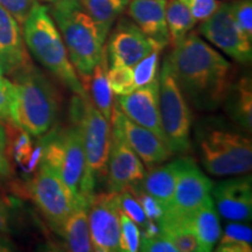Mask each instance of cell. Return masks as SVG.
<instances>
[{
	"instance_id": "9a60e30c",
	"label": "cell",
	"mask_w": 252,
	"mask_h": 252,
	"mask_svg": "<svg viewBox=\"0 0 252 252\" xmlns=\"http://www.w3.org/2000/svg\"><path fill=\"white\" fill-rule=\"evenodd\" d=\"M154 49H160L133 21L122 19L110 36L106 52L109 64L133 67ZM161 50V49H160Z\"/></svg>"
},
{
	"instance_id": "7402d4cb",
	"label": "cell",
	"mask_w": 252,
	"mask_h": 252,
	"mask_svg": "<svg viewBox=\"0 0 252 252\" xmlns=\"http://www.w3.org/2000/svg\"><path fill=\"white\" fill-rule=\"evenodd\" d=\"M224 103H226L230 117L245 131L250 132L252 128V81L249 75L232 81Z\"/></svg>"
},
{
	"instance_id": "e575fe53",
	"label": "cell",
	"mask_w": 252,
	"mask_h": 252,
	"mask_svg": "<svg viewBox=\"0 0 252 252\" xmlns=\"http://www.w3.org/2000/svg\"><path fill=\"white\" fill-rule=\"evenodd\" d=\"M186 6L196 21H203L219 9L222 2L219 0H179Z\"/></svg>"
},
{
	"instance_id": "83f0119b",
	"label": "cell",
	"mask_w": 252,
	"mask_h": 252,
	"mask_svg": "<svg viewBox=\"0 0 252 252\" xmlns=\"http://www.w3.org/2000/svg\"><path fill=\"white\" fill-rule=\"evenodd\" d=\"M216 251L251 252L252 230L250 226L241 224V223H230L226 225Z\"/></svg>"
},
{
	"instance_id": "9c48e42d",
	"label": "cell",
	"mask_w": 252,
	"mask_h": 252,
	"mask_svg": "<svg viewBox=\"0 0 252 252\" xmlns=\"http://www.w3.org/2000/svg\"><path fill=\"white\" fill-rule=\"evenodd\" d=\"M31 194L53 231L63 236L65 222L80 201L62 179L42 162L39 163L31 182Z\"/></svg>"
},
{
	"instance_id": "7a4b0ae2",
	"label": "cell",
	"mask_w": 252,
	"mask_h": 252,
	"mask_svg": "<svg viewBox=\"0 0 252 252\" xmlns=\"http://www.w3.org/2000/svg\"><path fill=\"white\" fill-rule=\"evenodd\" d=\"M195 141L201 162L210 174L239 175L251 171V139L223 119L210 117L198 123Z\"/></svg>"
},
{
	"instance_id": "8fae6325",
	"label": "cell",
	"mask_w": 252,
	"mask_h": 252,
	"mask_svg": "<svg viewBox=\"0 0 252 252\" xmlns=\"http://www.w3.org/2000/svg\"><path fill=\"white\" fill-rule=\"evenodd\" d=\"M121 208L119 193H94L88 207V220L93 250L98 252L119 251L121 241Z\"/></svg>"
},
{
	"instance_id": "ffe728a7",
	"label": "cell",
	"mask_w": 252,
	"mask_h": 252,
	"mask_svg": "<svg viewBox=\"0 0 252 252\" xmlns=\"http://www.w3.org/2000/svg\"><path fill=\"white\" fill-rule=\"evenodd\" d=\"M181 166V158L167 165H158L146 173L138 186L161 204L163 210L169 206L175 190L176 179Z\"/></svg>"
},
{
	"instance_id": "52a82bcc",
	"label": "cell",
	"mask_w": 252,
	"mask_h": 252,
	"mask_svg": "<svg viewBox=\"0 0 252 252\" xmlns=\"http://www.w3.org/2000/svg\"><path fill=\"white\" fill-rule=\"evenodd\" d=\"M71 124L55 130L41 140V160L52 168L77 201L81 200V186L86 173L83 135L76 119Z\"/></svg>"
},
{
	"instance_id": "cb8c5ba5",
	"label": "cell",
	"mask_w": 252,
	"mask_h": 252,
	"mask_svg": "<svg viewBox=\"0 0 252 252\" xmlns=\"http://www.w3.org/2000/svg\"><path fill=\"white\" fill-rule=\"evenodd\" d=\"M90 201L82 198L70 216L65 222L62 237L67 242L68 249L72 252H90L91 244L89 220H88V207Z\"/></svg>"
},
{
	"instance_id": "f35d334b",
	"label": "cell",
	"mask_w": 252,
	"mask_h": 252,
	"mask_svg": "<svg viewBox=\"0 0 252 252\" xmlns=\"http://www.w3.org/2000/svg\"><path fill=\"white\" fill-rule=\"evenodd\" d=\"M12 174L8 157V138L5 127L0 123V182L7 180Z\"/></svg>"
},
{
	"instance_id": "4316f807",
	"label": "cell",
	"mask_w": 252,
	"mask_h": 252,
	"mask_svg": "<svg viewBox=\"0 0 252 252\" xmlns=\"http://www.w3.org/2000/svg\"><path fill=\"white\" fill-rule=\"evenodd\" d=\"M160 230L178 252H198V243L188 220H161L158 223Z\"/></svg>"
},
{
	"instance_id": "4dcf8cb0",
	"label": "cell",
	"mask_w": 252,
	"mask_h": 252,
	"mask_svg": "<svg viewBox=\"0 0 252 252\" xmlns=\"http://www.w3.org/2000/svg\"><path fill=\"white\" fill-rule=\"evenodd\" d=\"M121 241H119V251L134 252L139 250L140 230L135 223L127 215L121 210Z\"/></svg>"
},
{
	"instance_id": "277c9868",
	"label": "cell",
	"mask_w": 252,
	"mask_h": 252,
	"mask_svg": "<svg viewBox=\"0 0 252 252\" xmlns=\"http://www.w3.org/2000/svg\"><path fill=\"white\" fill-rule=\"evenodd\" d=\"M49 12L61 33L72 67L82 81H87L102 60L106 39L80 0L52 2Z\"/></svg>"
},
{
	"instance_id": "ac0fdd59",
	"label": "cell",
	"mask_w": 252,
	"mask_h": 252,
	"mask_svg": "<svg viewBox=\"0 0 252 252\" xmlns=\"http://www.w3.org/2000/svg\"><path fill=\"white\" fill-rule=\"evenodd\" d=\"M0 63L5 75H14L31 64L20 24L0 6Z\"/></svg>"
},
{
	"instance_id": "836d02e7",
	"label": "cell",
	"mask_w": 252,
	"mask_h": 252,
	"mask_svg": "<svg viewBox=\"0 0 252 252\" xmlns=\"http://www.w3.org/2000/svg\"><path fill=\"white\" fill-rule=\"evenodd\" d=\"M231 6V12L236 23L252 41V1L251 0H237Z\"/></svg>"
},
{
	"instance_id": "5b68a950",
	"label": "cell",
	"mask_w": 252,
	"mask_h": 252,
	"mask_svg": "<svg viewBox=\"0 0 252 252\" xmlns=\"http://www.w3.org/2000/svg\"><path fill=\"white\" fill-rule=\"evenodd\" d=\"M24 41L31 54L77 96L88 97L69 60L61 33L49 8L36 4L23 24Z\"/></svg>"
},
{
	"instance_id": "603a6c76",
	"label": "cell",
	"mask_w": 252,
	"mask_h": 252,
	"mask_svg": "<svg viewBox=\"0 0 252 252\" xmlns=\"http://www.w3.org/2000/svg\"><path fill=\"white\" fill-rule=\"evenodd\" d=\"M108 69L109 60L105 46V52H104L102 56V60L94 67L91 76L82 84H83L84 90L87 91L89 89L88 96H89L91 102L94 103V105L99 110V112L104 116V118L110 122L113 106V93L109 84Z\"/></svg>"
},
{
	"instance_id": "7c38bea8",
	"label": "cell",
	"mask_w": 252,
	"mask_h": 252,
	"mask_svg": "<svg viewBox=\"0 0 252 252\" xmlns=\"http://www.w3.org/2000/svg\"><path fill=\"white\" fill-rule=\"evenodd\" d=\"M198 33L242 64L252 59V41L236 23L230 4H220L219 9L202 21Z\"/></svg>"
},
{
	"instance_id": "f546056e",
	"label": "cell",
	"mask_w": 252,
	"mask_h": 252,
	"mask_svg": "<svg viewBox=\"0 0 252 252\" xmlns=\"http://www.w3.org/2000/svg\"><path fill=\"white\" fill-rule=\"evenodd\" d=\"M108 80L112 93L118 96L127 94L135 89L131 67L119 64L110 65L108 69Z\"/></svg>"
},
{
	"instance_id": "1f68e13d",
	"label": "cell",
	"mask_w": 252,
	"mask_h": 252,
	"mask_svg": "<svg viewBox=\"0 0 252 252\" xmlns=\"http://www.w3.org/2000/svg\"><path fill=\"white\" fill-rule=\"evenodd\" d=\"M119 208L125 215H127L139 228L143 230L147 223V217L145 215L143 207L138 202L134 195L128 188L119 191Z\"/></svg>"
},
{
	"instance_id": "7bdbcfd3",
	"label": "cell",
	"mask_w": 252,
	"mask_h": 252,
	"mask_svg": "<svg viewBox=\"0 0 252 252\" xmlns=\"http://www.w3.org/2000/svg\"><path fill=\"white\" fill-rule=\"evenodd\" d=\"M4 75H5V72H4V69H2V65H1V63H0V87L7 86V84L11 83V81L6 80Z\"/></svg>"
},
{
	"instance_id": "ba28073f",
	"label": "cell",
	"mask_w": 252,
	"mask_h": 252,
	"mask_svg": "<svg viewBox=\"0 0 252 252\" xmlns=\"http://www.w3.org/2000/svg\"><path fill=\"white\" fill-rule=\"evenodd\" d=\"M159 103L162 131L169 150L172 153H187L190 150V110L167 59L159 74Z\"/></svg>"
},
{
	"instance_id": "e0dca14e",
	"label": "cell",
	"mask_w": 252,
	"mask_h": 252,
	"mask_svg": "<svg viewBox=\"0 0 252 252\" xmlns=\"http://www.w3.org/2000/svg\"><path fill=\"white\" fill-rule=\"evenodd\" d=\"M212 193L216 207L225 220L247 222L252 215L251 175L232 178L213 186Z\"/></svg>"
},
{
	"instance_id": "b9f144b4",
	"label": "cell",
	"mask_w": 252,
	"mask_h": 252,
	"mask_svg": "<svg viewBox=\"0 0 252 252\" xmlns=\"http://www.w3.org/2000/svg\"><path fill=\"white\" fill-rule=\"evenodd\" d=\"M15 250V245L6 234H0V252H11Z\"/></svg>"
},
{
	"instance_id": "d6a6232c",
	"label": "cell",
	"mask_w": 252,
	"mask_h": 252,
	"mask_svg": "<svg viewBox=\"0 0 252 252\" xmlns=\"http://www.w3.org/2000/svg\"><path fill=\"white\" fill-rule=\"evenodd\" d=\"M131 190V193L134 195V197L137 198L138 202L140 203V206L143 207V210L146 215L147 220H154V222L159 223V220L162 219L165 210L161 204H160L153 196H151L150 194L145 193L139 186L134 185L131 187H127Z\"/></svg>"
},
{
	"instance_id": "8992f818",
	"label": "cell",
	"mask_w": 252,
	"mask_h": 252,
	"mask_svg": "<svg viewBox=\"0 0 252 252\" xmlns=\"http://www.w3.org/2000/svg\"><path fill=\"white\" fill-rule=\"evenodd\" d=\"M70 117L76 119L83 135L86 173L81 186V197L90 201L96 188L106 179L111 146V126L88 97L75 94Z\"/></svg>"
},
{
	"instance_id": "8d00e7d4",
	"label": "cell",
	"mask_w": 252,
	"mask_h": 252,
	"mask_svg": "<svg viewBox=\"0 0 252 252\" xmlns=\"http://www.w3.org/2000/svg\"><path fill=\"white\" fill-rule=\"evenodd\" d=\"M36 4V0H0V6L13 15L20 25L24 24L32 8Z\"/></svg>"
},
{
	"instance_id": "5bb4252c",
	"label": "cell",
	"mask_w": 252,
	"mask_h": 252,
	"mask_svg": "<svg viewBox=\"0 0 252 252\" xmlns=\"http://www.w3.org/2000/svg\"><path fill=\"white\" fill-rule=\"evenodd\" d=\"M110 121L118 126L126 143L149 168L165 162L172 157V151L165 141L152 131L135 124L126 117L117 103L113 104Z\"/></svg>"
},
{
	"instance_id": "f1b7e54d",
	"label": "cell",
	"mask_w": 252,
	"mask_h": 252,
	"mask_svg": "<svg viewBox=\"0 0 252 252\" xmlns=\"http://www.w3.org/2000/svg\"><path fill=\"white\" fill-rule=\"evenodd\" d=\"M160 49H154L150 55L144 58L132 67L134 88L146 86L158 77V64H159Z\"/></svg>"
},
{
	"instance_id": "ab89813d",
	"label": "cell",
	"mask_w": 252,
	"mask_h": 252,
	"mask_svg": "<svg viewBox=\"0 0 252 252\" xmlns=\"http://www.w3.org/2000/svg\"><path fill=\"white\" fill-rule=\"evenodd\" d=\"M12 102H13V83L0 87V121L11 122Z\"/></svg>"
},
{
	"instance_id": "2e32d148",
	"label": "cell",
	"mask_w": 252,
	"mask_h": 252,
	"mask_svg": "<svg viewBox=\"0 0 252 252\" xmlns=\"http://www.w3.org/2000/svg\"><path fill=\"white\" fill-rule=\"evenodd\" d=\"M116 103L128 119L152 131L166 143L160 119L159 76L130 94L118 96Z\"/></svg>"
},
{
	"instance_id": "484cf974",
	"label": "cell",
	"mask_w": 252,
	"mask_h": 252,
	"mask_svg": "<svg viewBox=\"0 0 252 252\" xmlns=\"http://www.w3.org/2000/svg\"><path fill=\"white\" fill-rule=\"evenodd\" d=\"M166 23L169 42L175 45L193 30L197 21L182 2L179 0H168L166 2Z\"/></svg>"
},
{
	"instance_id": "4fadbf2b",
	"label": "cell",
	"mask_w": 252,
	"mask_h": 252,
	"mask_svg": "<svg viewBox=\"0 0 252 252\" xmlns=\"http://www.w3.org/2000/svg\"><path fill=\"white\" fill-rule=\"evenodd\" d=\"M146 171L140 158L126 143L122 131L111 123V146L106 172V188L110 191L124 190L143 180Z\"/></svg>"
},
{
	"instance_id": "d590c367",
	"label": "cell",
	"mask_w": 252,
	"mask_h": 252,
	"mask_svg": "<svg viewBox=\"0 0 252 252\" xmlns=\"http://www.w3.org/2000/svg\"><path fill=\"white\" fill-rule=\"evenodd\" d=\"M145 252H178L174 245H173L169 239L166 237L162 232L159 235L152 236V237H146V236L140 235L139 241V250Z\"/></svg>"
},
{
	"instance_id": "d6986e66",
	"label": "cell",
	"mask_w": 252,
	"mask_h": 252,
	"mask_svg": "<svg viewBox=\"0 0 252 252\" xmlns=\"http://www.w3.org/2000/svg\"><path fill=\"white\" fill-rule=\"evenodd\" d=\"M166 2L167 0H131L127 4L133 23L161 50L169 43Z\"/></svg>"
},
{
	"instance_id": "60d3db41",
	"label": "cell",
	"mask_w": 252,
	"mask_h": 252,
	"mask_svg": "<svg viewBox=\"0 0 252 252\" xmlns=\"http://www.w3.org/2000/svg\"><path fill=\"white\" fill-rule=\"evenodd\" d=\"M9 209L4 198L0 196V234H8L9 232Z\"/></svg>"
},
{
	"instance_id": "74e56055",
	"label": "cell",
	"mask_w": 252,
	"mask_h": 252,
	"mask_svg": "<svg viewBox=\"0 0 252 252\" xmlns=\"http://www.w3.org/2000/svg\"><path fill=\"white\" fill-rule=\"evenodd\" d=\"M31 135L21 130L20 134L18 135V138L14 141L13 145V156L14 159L17 160L19 165H21L25 168V166L27 165L30 161L32 153H33V147H32L31 143Z\"/></svg>"
},
{
	"instance_id": "3957f363",
	"label": "cell",
	"mask_w": 252,
	"mask_h": 252,
	"mask_svg": "<svg viewBox=\"0 0 252 252\" xmlns=\"http://www.w3.org/2000/svg\"><path fill=\"white\" fill-rule=\"evenodd\" d=\"M12 77L14 81L11 122L32 137L46 134L58 118V91L33 63Z\"/></svg>"
},
{
	"instance_id": "d4e9b609",
	"label": "cell",
	"mask_w": 252,
	"mask_h": 252,
	"mask_svg": "<svg viewBox=\"0 0 252 252\" xmlns=\"http://www.w3.org/2000/svg\"><path fill=\"white\" fill-rule=\"evenodd\" d=\"M128 1L130 0H80L105 39L115 21L125 11Z\"/></svg>"
},
{
	"instance_id": "ee69618b",
	"label": "cell",
	"mask_w": 252,
	"mask_h": 252,
	"mask_svg": "<svg viewBox=\"0 0 252 252\" xmlns=\"http://www.w3.org/2000/svg\"><path fill=\"white\" fill-rule=\"evenodd\" d=\"M47 2H55V1H59V0H45Z\"/></svg>"
},
{
	"instance_id": "44dd1931",
	"label": "cell",
	"mask_w": 252,
	"mask_h": 252,
	"mask_svg": "<svg viewBox=\"0 0 252 252\" xmlns=\"http://www.w3.org/2000/svg\"><path fill=\"white\" fill-rule=\"evenodd\" d=\"M189 224L196 236L201 252H209L220 237V224L213 197H208L196 212L188 219Z\"/></svg>"
},
{
	"instance_id": "30bf717a",
	"label": "cell",
	"mask_w": 252,
	"mask_h": 252,
	"mask_svg": "<svg viewBox=\"0 0 252 252\" xmlns=\"http://www.w3.org/2000/svg\"><path fill=\"white\" fill-rule=\"evenodd\" d=\"M212 189V180L201 171L194 159L181 158L174 194L161 220H188L210 197Z\"/></svg>"
},
{
	"instance_id": "6da1fadb",
	"label": "cell",
	"mask_w": 252,
	"mask_h": 252,
	"mask_svg": "<svg viewBox=\"0 0 252 252\" xmlns=\"http://www.w3.org/2000/svg\"><path fill=\"white\" fill-rule=\"evenodd\" d=\"M166 59L185 98L197 110L212 111L224 103L232 67L197 33L189 32Z\"/></svg>"
}]
</instances>
